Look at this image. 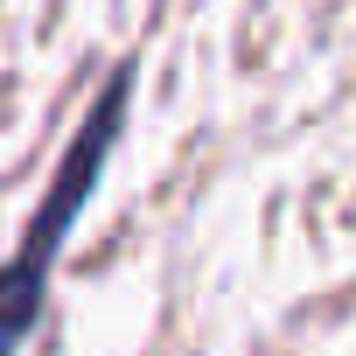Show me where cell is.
I'll list each match as a JSON object with an SVG mask.
<instances>
[{"mask_svg": "<svg viewBox=\"0 0 356 356\" xmlns=\"http://www.w3.org/2000/svg\"><path fill=\"white\" fill-rule=\"evenodd\" d=\"M126 98H133V63H119V70L105 77V91L84 105V126L70 133L56 175L42 182V203H35L29 231L15 238L8 259H0V356H22L29 335H35V321H42L49 266H56V252L70 245V231H77L91 189H98V175H105V161H112V147H119V133H126Z\"/></svg>", "mask_w": 356, "mask_h": 356, "instance_id": "cell-1", "label": "cell"}]
</instances>
